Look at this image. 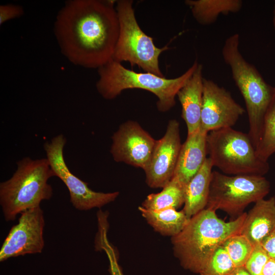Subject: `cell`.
Returning <instances> with one entry per match:
<instances>
[{
    "label": "cell",
    "instance_id": "f546056e",
    "mask_svg": "<svg viewBox=\"0 0 275 275\" xmlns=\"http://www.w3.org/2000/svg\"><path fill=\"white\" fill-rule=\"evenodd\" d=\"M272 23H273V28L275 29V2H274V9H273V11Z\"/></svg>",
    "mask_w": 275,
    "mask_h": 275
},
{
    "label": "cell",
    "instance_id": "603a6c76",
    "mask_svg": "<svg viewBox=\"0 0 275 275\" xmlns=\"http://www.w3.org/2000/svg\"><path fill=\"white\" fill-rule=\"evenodd\" d=\"M237 267L223 245L213 252L200 275H231Z\"/></svg>",
    "mask_w": 275,
    "mask_h": 275
},
{
    "label": "cell",
    "instance_id": "30bf717a",
    "mask_svg": "<svg viewBox=\"0 0 275 275\" xmlns=\"http://www.w3.org/2000/svg\"><path fill=\"white\" fill-rule=\"evenodd\" d=\"M18 223L10 229L0 251V261L26 254L40 253L44 246L45 221L40 206L20 214Z\"/></svg>",
    "mask_w": 275,
    "mask_h": 275
},
{
    "label": "cell",
    "instance_id": "e0dca14e",
    "mask_svg": "<svg viewBox=\"0 0 275 275\" xmlns=\"http://www.w3.org/2000/svg\"><path fill=\"white\" fill-rule=\"evenodd\" d=\"M213 167L210 159L207 157L201 169L186 186L182 210L189 219L206 208Z\"/></svg>",
    "mask_w": 275,
    "mask_h": 275
},
{
    "label": "cell",
    "instance_id": "5b68a950",
    "mask_svg": "<svg viewBox=\"0 0 275 275\" xmlns=\"http://www.w3.org/2000/svg\"><path fill=\"white\" fill-rule=\"evenodd\" d=\"M239 35L234 34L226 40L222 50L225 63L245 102L249 123V135L256 148L260 139L264 116L274 87L268 84L239 49Z\"/></svg>",
    "mask_w": 275,
    "mask_h": 275
},
{
    "label": "cell",
    "instance_id": "8fae6325",
    "mask_svg": "<svg viewBox=\"0 0 275 275\" xmlns=\"http://www.w3.org/2000/svg\"><path fill=\"white\" fill-rule=\"evenodd\" d=\"M245 112L229 91L213 81L204 78L201 129L208 133L232 127Z\"/></svg>",
    "mask_w": 275,
    "mask_h": 275
},
{
    "label": "cell",
    "instance_id": "4316f807",
    "mask_svg": "<svg viewBox=\"0 0 275 275\" xmlns=\"http://www.w3.org/2000/svg\"><path fill=\"white\" fill-rule=\"evenodd\" d=\"M269 257L275 259V228L260 243Z\"/></svg>",
    "mask_w": 275,
    "mask_h": 275
},
{
    "label": "cell",
    "instance_id": "ba28073f",
    "mask_svg": "<svg viewBox=\"0 0 275 275\" xmlns=\"http://www.w3.org/2000/svg\"><path fill=\"white\" fill-rule=\"evenodd\" d=\"M270 187L263 176L228 175L213 171L206 208L221 210L236 218L248 205L264 199Z\"/></svg>",
    "mask_w": 275,
    "mask_h": 275
},
{
    "label": "cell",
    "instance_id": "8992f818",
    "mask_svg": "<svg viewBox=\"0 0 275 275\" xmlns=\"http://www.w3.org/2000/svg\"><path fill=\"white\" fill-rule=\"evenodd\" d=\"M207 148L213 166L223 174L263 176L269 170L268 161L258 156L248 133L232 127L208 132Z\"/></svg>",
    "mask_w": 275,
    "mask_h": 275
},
{
    "label": "cell",
    "instance_id": "3957f363",
    "mask_svg": "<svg viewBox=\"0 0 275 275\" xmlns=\"http://www.w3.org/2000/svg\"><path fill=\"white\" fill-rule=\"evenodd\" d=\"M198 64L196 60L180 76L167 78L149 72H136L111 59L98 69L99 78L96 88L100 95L107 100L115 98L127 89L148 91L157 97V109L166 112L175 105L178 91L191 76Z\"/></svg>",
    "mask_w": 275,
    "mask_h": 275
},
{
    "label": "cell",
    "instance_id": "9c48e42d",
    "mask_svg": "<svg viewBox=\"0 0 275 275\" xmlns=\"http://www.w3.org/2000/svg\"><path fill=\"white\" fill-rule=\"evenodd\" d=\"M66 143L65 137L60 134L44 144L46 158L54 172L68 188L70 202L79 210L100 208L113 202L119 196L118 191L104 193L91 189L88 184L72 173L67 166L63 154Z\"/></svg>",
    "mask_w": 275,
    "mask_h": 275
},
{
    "label": "cell",
    "instance_id": "7a4b0ae2",
    "mask_svg": "<svg viewBox=\"0 0 275 275\" xmlns=\"http://www.w3.org/2000/svg\"><path fill=\"white\" fill-rule=\"evenodd\" d=\"M246 213L226 222L205 208L192 216L184 229L171 237L175 256L185 269L200 273L215 250L229 237L239 234Z\"/></svg>",
    "mask_w": 275,
    "mask_h": 275
},
{
    "label": "cell",
    "instance_id": "484cf974",
    "mask_svg": "<svg viewBox=\"0 0 275 275\" xmlns=\"http://www.w3.org/2000/svg\"><path fill=\"white\" fill-rule=\"evenodd\" d=\"M24 14V10L21 6L7 4L0 6V25L6 21L19 17Z\"/></svg>",
    "mask_w": 275,
    "mask_h": 275
},
{
    "label": "cell",
    "instance_id": "52a82bcc",
    "mask_svg": "<svg viewBox=\"0 0 275 275\" xmlns=\"http://www.w3.org/2000/svg\"><path fill=\"white\" fill-rule=\"evenodd\" d=\"M132 0H120L115 8L119 22V34L112 59L118 62H128L145 72L165 77L159 66V57L169 49L158 48L152 37L145 34L136 19Z\"/></svg>",
    "mask_w": 275,
    "mask_h": 275
},
{
    "label": "cell",
    "instance_id": "277c9868",
    "mask_svg": "<svg viewBox=\"0 0 275 275\" xmlns=\"http://www.w3.org/2000/svg\"><path fill=\"white\" fill-rule=\"evenodd\" d=\"M55 176L46 158L24 157L17 162V169L8 180L0 183V204L6 221L40 206L53 194L49 178Z\"/></svg>",
    "mask_w": 275,
    "mask_h": 275
},
{
    "label": "cell",
    "instance_id": "cb8c5ba5",
    "mask_svg": "<svg viewBox=\"0 0 275 275\" xmlns=\"http://www.w3.org/2000/svg\"><path fill=\"white\" fill-rule=\"evenodd\" d=\"M269 259L267 253L258 244L254 246L244 267L251 275H262L263 268Z\"/></svg>",
    "mask_w": 275,
    "mask_h": 275
},
{
    "label": "cell",
    "instance_id": "d4e9b609",
    "mask_svg": "<svg viewBox=\"0 0 275 275\" xmlns=\"http://www.w3.org/2000/svg\"><path fill=\"white\" fill-rule=\"evenodd\" d=\"M101 242L102 247L105 251L109 261V270L111 275H123L118 263L115 253L109 244L105 232L102 235Z\"/></svg>",
    "mask_w": 275,
    "mask_h": 275
},
{
    "label": "cell",
    "instance_id": "9a60e30c",
    "mask_svg": "<svg viewBox=\"0 0 275 275\" xmlns=\"http://www.w3.org/2000/svg\"><path fill=\"white\" fill-rule=\"evenodd\" d=\"M202 71L203 66L199 63L191 76L177 94L181 105V117L187 126V134L196 131L201 126L204 79Z\"/></svg>",
    "mask_w": 275,
    "mask_h": 275
},
{
    "label": "cell",
    "instance_id": "4dcf8cb0",
    "mask_svg": "<svg viewBox=\"0 0 275 275\" xmlns=\"http://www.w3.org/2000/svg\"><path fill=\"white\" fill-rule=\"evenodd\" d=\"M231 275H234V273H233V274H231Z\"/></svg>",
    "mask_w": 275,
    "mask_h": 275
},
{
    "label": "cell",
    "instance_id": "2e32d148",
    "mask_svg": "<svg viewBox=\"0 0 275 275\" xmlns=\"http://www.w3.org/2000/svg\"><path fill=\"white\" fill-rule=\"evenodd\" d=\"M275 228V197L261 199L246 213L239 234L251 244H260Z\"/></svg>",
    "mask_w": 275,
    "mask_h": 275
},
{
    "label": "cell",
    "instance_id": "ffe728a7",
    "mask_svg": "<svg viewBox=\"0 0 275 275\" xmlns=\"http://www.w3.org/2000/svg\"><path fill=\"white\" fill-rule=\"evenodd\" d=\"M185 187V185L173 177L160 192L149 195L142 203V207L154 210L166 208L177 209L184 204Z\"/></svg>",
    "mask_w": 275,
    "mask_h": 275
},
{
    "label": "cell",
    "instance_id": "44dd1931",
    "mask_svg": "<svg viewBox=\"0 0 275 275\" xmlns=\"http://www.w3.org/2000/svg\"><path fill=\"white\" fill-rule=\"evenodd\" d=\"M256 151L258 156L266 161L275 153V87L264 116L261 135Z\"/></svg>",
    "mask_w": 275,
    "mask_h": 275
},
{
    "label": "cell",
    "instance_id": "6da1fadb",
    "mask_svg": "<svg viewBox=\"0 0 275 275\" xmlns=\"http://www.w3.org/2000/svg\"><path fill=\"white\" fill-rule=\"evenodd\" d=\"M115 2L69 0L59 11L54 34L70 62L98 69L112 59L120 30Z\"/></svg>",
    "mask_w": 275,
    "mask_h": 275
},
{
    "label": "cell",
    "instance_id": "4fadbf2b",
    "mask_svg": "<svg viewBox=\"0 0 275 275\" xmlns=\"http://www.w3.org/2000/svg\"><path fill=\"white\" fill-rule=\"evenodd\" d=\"M182 144L179 123L168 122L164 135L156 140L149 163L144 171L146 182L151 188H163L173 177Z\"/></svg>",
    "mask_w": 275,
    "mask_h": 275
},
{
    "label": "cell",
    "instance_id": "ac0fdd59",
    "mask_svg": "<svg viewBox=\"0 0 275 275\" xmlns=\"http://www.w3.org/2000/svg\"><path fill=\"white\" fill-rule=\"evenodd\" d=\"M196 21L203 25L214 23L221 14L228 15L240 11L241 0H186Z\"/></svg>",
    "mask_w": 275,
    "mask_h": 275
},
{
    "label": "cell",
    "instance_id": "83f0119b",
    "mask_svg": "<svg viewBox=\"0 0 275 275\" xmlns=\"http://www.w3.org/2000/svg\"><path fill=\"white\" fill-rule=\"evenodd\" d=\"M262 275H275V259L269 258L263 268Z\"/></svg>",
    "mask_w": 275,
    "mask_h": 275
},
{
    "label": "cell",
    "instance_id": "7402d4cb",
    "mask_svg": "<svg viewBox=\"0 0 275 275\" xmlns=\"http://www.w3.org/2000/svg\"><path fill=\"white\" fill-rule=\"evenodd\" d=\"M222 245L237 268L244 267L254 248L249 240L240 234L229 237Z\"/></svg>",
    "mask_w": 275,
    "mask_h": 275
},
{
    "label": "cell",
    "instance_id": "f1b7e54d",
    "mask_svg": "<svg viewBox=\"0 0 275 275\" xmlns=\"http://www.w3.org/2000/svg\"><path fill=\"white\" fill-rule=\"evenodd\" d=\"M234 275H251L244 267H238L236 269Z\"/></svg>",
    "mask_w": 275,
    "mask_h": 275
},
{
    "label": "cell",
    "instance_id": "d6986e66",
    "mask_svg": "<svg viewBox=\"0 0 275 275\" xmlns=\"http://www.w3.org/2000/svg\"><path fill=\"white\" fill-rule=\"evenodd\" d=\"M139 210L154 230L163 236L172 237L177 235L190 219L183 210L178 211L174 208L154 210L140 206Z\"/></svg>",
    "mask_w": 275,
    "mask_h": 275
},
{
    "label": "cell",
    "instance_id": "7c38bea8",
    "mask_svg": "<svg viewBox=\"0 0 275 275\" xmlns=\"http://www.w3.org/2000/svg\"><path fill=\"white\" fill-rule=\"evenodd\" d=\"M112 139L110 152L115 161L146 169L156 140L137 122L129 120L122 124Z\"/></svg>",
    "mask_w": 275,
    "mask_h": 275
},
{
    "label": "cell",
    "instance_id": "5bb4252c",
    "mask_svg": "<svg viewBox=\"0 0 275 275\" xmlns=\"http://www.w3.org/2000/svg\"><path fill=\"white\" fill-rule=\"evenodd\" d=\"M208 133L200 128L193 133L187 134L181 146L173 177L185 186L207 158Z\"/></svg>",
    "mask_w": 275,
    "mask_h": 275
}]
</instances>
